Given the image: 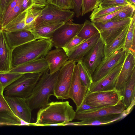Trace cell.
<instances>
[{"instance_id": "6da1fadb", "label": "cell", "mask_w": 135, "mask_h": 135, "mask_svg": "<svg viewBox=\"0 0 135 135\" xmlns=\"http://www.w3.org/2000/svg\"><path fill=\"white\" fill-rule=\"evenodd\" d=\"M75 114L69 102H52L40 108L36 122L31 125L49 126L53 124H64L72 121Z\"/></svg>"}, {"instance_id": "7a4b0ae2", "label": "cell", "mask_w": 135, "mask_h": 135, "mask_svg": "<svg viewBox=\"0 0 135 135\" xmlns=\"http://www.w3.org/2000/svg\"><path fill=\"white\" fill-rule=\"evenodd\" d=\"M52 46L51 39L44 38L33 40L16 47L12 51V68L27 62L44 57L51 49Z\"/></svg>"}, {"instance_id": "3957f363", "label": "cell", "mask_w": 135, "mask_h": 135, "mask_svg": "<svg viewBox=\"0 0 135 135\" xmlns=\"http://www.w3.org/2000/svg\"><path fill=\"white\" fill-rule=\"evenodd\" d=\"M48 70L43 73L34 87L31 95L25 100L32 110L45 106L50 97L54 96L55 86L59 71L52 74Z\"/></svg>"}, {"instance_id": "277c9868", "label": "cell", "mask_w": 135, "mask_h": 135, "mask_svg": "<svg viewBox=\"0 0 135 135\" xmlns=\"http://www.w3.org/2000/svg\"><path fill=\"white\" fill-rule=\"evenodd\" d=\"M43 73L23 74L4 90L3 95L24 99L29 97Z\"/></svg>"}, {"instance_id": "5b68a950", "label": "cell", "mask_w": 135, "mask_h": 135, "mask_svg": "<svg viewBox=\"0 0 135 135\" xmlns=\"http://www.w3.org/2000/svg\"><path fill=\"white\" fill-rule=\"evenodd\" d=\"M75 15L73 11L62 9L47 4L42 9L40 13L31 26L30 30L45 24L58 22L65 23L72 20Z\"/></svg>"}, {"instance_id": "8992f818", "label": "cell", "mask_w": 135, "mask_h": 135, "mask_svg": "<svg viewBox=\"0 0 135 135\" xmlns=\"http://www.w3.org/2000/svg\"><path fill=\"white\" fill-rule=\"evenodd\" d=\"M75 63L68 60L59 70L54 90V96L58 99L69 98V92Z\"/></svg>"}, {"instance_id": "52a82bcc", "label": "cell", "mask_w": 135, "mask_h": 135, "mask_svg": "<svg viewBox=\"0 0 135 135\" xmlns=\"http://www.w3.org/2000/svg\"><path fill=\"white\" fill-rule=\"evenodd\" d=\"M131 18H128L117 21L110 20L104 23L92 22L98 30L100 38L105 46L108 45L130 23Z\"/></svg>"}, {"instance_id": "ba28073f", "label": "cell", "mask_w": 135, "mask_h": 135, "mask_svg": "<svg viewBox=\"0 0 135 135\" xmlns=\"http://www.w3.org/2000/svg\"><path fill=\"white\" fill-rule=\"evenodd\" d=\"M121 100L120 95L115 90L91 92L88 89L83 101L89 105L100 108L115 105Z\"/></svg>"}, {"instance_id": "9c48e42d", "label": "cell", "mask_w": 135, "mask_h": 135, "mask_svg": "<svg viewBox=\"0 0 135 135\" xmlns=\"http://www.w3.org/2000/svg\"><path fill=\"white\" fill-rule=\"evenodd\" d=\"M83 25L72 20L64 23L54 33L51 38L53 46L56 48H62L77 35Z\"/></svg>"}, {"instance_id": "30bf717a", "label": "cell", "mask_w": 135, "mask_h": 135, "mask_svg": "<svg viewBox=\"0 0 135 135\" xmlns=\"http://www.w3.org/2000/svg\"><path fill=\"white\" fill-rule=\"evenodd\" d=\"M126 54L127 52L124 48H122L117 50L108 57L104 58L92 75V83L102 78L123 62Z\"/></svg>"}, {"instance_id": "8fae6325", "label": "cell", "mask_w": 135, "mask_h": 135, "mask_svg": "<svg viewBox=\"0 0 135 135\" xmlns=\"http://www.w3.org/2000/svg\"><path fill=\"white\" fill-rule=\"evenodd\" d=\"M104 47L105 45L100 38L94 47L80 61L91 79L93 74L104 58Z\"/></svg>"}, {"instance_id": "7c38bea8", "label": "cell", "mask_w": 135, "mask_h": 135, "mask_svg": "<svg viewBox=\"0 0 135 135\" xmlns=\"http://www.w3.org/2000/svg\"><path fill=\"white\" fill-rule=\"evenodd\" d=\"M129 112L120 101L114 105L99 108L91 111L76 113L74 119L82 120L125 112L129 113Z\"/></svg>"}, {"instance_id": "4fadbf2b", "label": "cell", "mask_w": 135, "mask_h": 135, "mask_svg": "<svg viewBox=\"0 0 135 135\" xmlns=\"http://www.w3.org/2000/svg\"><path fill=\"white\" fill-rule=\"evenodd\" d=\"M4 95L13 113L22 120L31 124L32 110L24 98Z\"/></svg>"}, {"instance_id": "5bb4252c", "label": "cell", "mask_w": 135, "mask_h": 135, "mask_svg": "<svg viewBox=\"0 0 135 135\" xmlns=\"http://www.w3.org/2000/svg\"><path fill=\"white\" fill-rule=\"evenodd\" d=\"M124 61L119 64L102 78L92 83L88 88L91 92L115 90L117 80Z\"/></svg>"}, {"instance_id": "9a60e30c", "label": "cell", "mask_w": 135, "mask_h": 135, "mask_svg": "<svg viewBox=\"0 0 135 135\" xmlns=\"http://www.w3.org/2000/svg\"><path fill=\"white\" fill-rule=\"evenodd\" d=\"M88 89L82 84L79 75L77 64H76L73 71L69 92V98L71 99L75 104L77 108L83 102Z\"/></svg>"}, {"instance_id": "2e32d148", "label": "cell", "mask_w": 135, "mask_h": 135, "mask_svg": "<svg viewBox=\"0 0 135 135\" xmlns=\"http://www.w3.org/2000/svg\"><path fill=\"white\" fill-rule=\"evenodd\" d=\"M135 56L130 52H127L126 58L118 78L115 90L119 93L121 97L126 83L135 69Z\"/></svg>"}, {"instance_id": "e0dca14e", "label": "cell", "mask_w": 135, "mask_h": 135, "mask_svg": "<svg viewBox=\"0 0 135 135\" xmlns=\"http://www.w3.org/2000/svg\"><path fill=\"white\" fill-rule=\"evenodd\" d=\"M49 70L45 57L38 59L12 68L9 71L21 74L43 73Z\"/></svg>"}, {"instance_id": "ac0fdd59", "label": "cell", "mask_w": 135, "mask_h": 135, "mask_svg": "<svg viewBox=\"0 0 135 135\" xmlns=\"http://www.w3.org/2000/svg\"><path fill=\"white\" fill-rule=\"evenodd\" d=\"M44 57L48 64L51 74L59 71L69 60L68 56L62 48L51 50Z\"/></svg>"}, {"instance_id": "d6986e66", "label": "cell", "mask_w": 135, "mask_h": 135, "mask_svg": "<svg viewBox=\"0 0 135 135\" xmlns=\"http://www.w3.org/2000/svg\"><path fill=\"white\" fill-rule=\"evenodd\" d=\"M13 50L9 45L3 31L0 30V72L9 71L12 68Z\"/></svg>"}, {"instance_id": "ffe728a7", "label": "cell", "mask_w": 135, "mask_h": 135, "mask_svg": "<svg viewBox=\"0 0 135 135\" xmlns=\"http://www.w3.org/2000/svg\"><path fill=\"white\" fill-rule=\"evenodd\" d=\"M3 30L7 41L13 50L19 46L37 40L30 30L23 29L9 32Z\"/></svg>"}, {"instance_id": "44dd1931", "label": "cell", "mask_w": 135, "mask_h": 135, "mask_svg": "<svg viewBox=\"0 0 135 135\" xmlns=\"http://www.w3.org/2000/svg\"><path fill=\"white\" fill-rule=\"evenodd\" d=\"M100 38L99 32L84 41L70 53L68 56L69 60L75 63L81 61L94 47Z\"/></svg>"}, {"instance_id": "7402d4cb", "label": "cell", "mask_w": 135, "mask_h": 135, "mask_svg": "<svg viewBox=\"0 0 135 135\" xmlns=\"http://www.w3.org/2000/svg\"><path fill=\"white\" fill-rule=\"evenodd\" d=\"M121 98V101L127 109L130 112L135 104V69L124 85Z\"/></svg>"}, {"instance_id": "603a6c76", "label": "cell", "mask_w": 135, "mask_h": 135, "mask_svg": "<svg viewBox=\"0 0 135 135\" xmlns=\"http://www.w3.org/2000/svg\"><path fill=\"white\" fill-rule=\"evenodd\" d=\"M128 114L127 112L113 114L104 117L82 120L77 122H69L64 124L63 126H97L108 124L122 119Z\"/></svg>"}, {"instance_id": "cb8c5ba5", "label": "cell", "mask_w": 135, "mask_h": 135, "mask_svg": "<svg viewBox=\"0 0 135 135\" xmlns=\"http://www.w3.org/2000/svg\"><path fill=\"white\" fill-rule=\"evenodd\" d=\"M60 21L43 25L30 30L37 39H51L54 32L65 23Z\"/></svg>"}, {"instance_id": "d4e9b609", "label": "cell", "mask_w": 135, "mask_h": 135, "mask_svg": "<svg viewBox=\"0 0 135 135\" xmlns=\"http://www.w3.org/2000/svg\"><path fill=\"white\" fill-rule=\"evenodd\" d=\"M129 24L108 45L105 46L104 58L108 57L117 50L124 48L126 36Z\"/></svg>"}, {"instance_id": "484cf974", "label": "cell", "mask_w": 135, "mask_h": 135, "mask_svg": "<svg viewBox=\"0 0 135 135\" xmlns=\"http://www.w3.org/2000/svg\"><path fill=\"white\" fill-rule=\"evenodd\" d=\"M124 49L127 52H130L135 55V12L131 18L126 36Z\"/></svg>"}, {"instance_id": "4316f807", "label": "cell", "mask_w": 135, "mask_h": 135, "mask_svg": "<svg viewBox=\"0 0 135 135\" xmlns=\"http://www.w3.org/2000/svg\"><path fill=\"white\" fill-rule=\"evenodd\" d=\"M27 10V9L20 13L2 30L7 32L23 29L27 30L25 24Z\"/></svg>"}, {"instance_id": "83f0119b", "label": "cell", "mask_w": 135, "mask_h": 135, "mask_svg": "<svg viewBox=\"0 0 135 135\" xmlns=\"http://www.w3.org/2000/svg\"><path fill=\"white\" fill-rule=\"evenodd\" d=\"M0 122L5 125L30 126L31 124L22 120L12 112L6 111L0 112Z\"/></svg>"}, {"instance_id": "f1b7e54d", "label": "cell", "mask_w": 135, "mask_h": 135, "mask_svg": "<svg viewBox=\"0 0 135 135\" xmlns=\"http://www.w3.org/2000/svg\"><path fill=\"white\" fill-rule=\"evenodd\" d=\"M99 32L92 22L86 20L77 36L86 40Z\"/></svg>"}, {"instance_id": "f546056e", "label": "cell", "mask_w": 135, "mask_h": 135, "mask_svg": "<svg viewBox=\"0 0 135 135\" xmlns=\"http://www.w3.org/2000/svg\"><path fill=\"white\" fill-rule=\"evenodd\" d=\"M23 74L10 71L0 72V84L3 90L20 77Z\"/></svg>"}, {"instance_id": "4dcf8cb0", "label": "cell", "mask_w": 135, "mask_h": 135, "mask_svg": "<svg viewBox=\"0 0 135 135\" xmlns=\"http://www.w3.org/2000/svg\"><path fill=\"white\" fill-rule=\"evenodd\" d=\"M77 64L81 82L83 85L88 89L92 83V79L81 61H78Z\"/></svg>"}, {"instance_id": "1f68e13d", "label": "cell", "mask_w": 135, "mask_h": 135, "mask_svg": "<svg viewBox=\"0 0 135 135\" xmlns=\"http://www.w3.org/2000/svg\"><path fill=\"white\" fill-rule=\"evenodd\" d=\"M42 9L32 7L27 10L25 19V24L27 30L30 27L40 13Z\"/></svg>"}, {"instance_id": "d6a6232c", "label": "cell", "mask_w": 135, "mask_h": 135, "mask_svg": "<svg viewBox=\"0 0 135 135\" xmlns=\"http://www.w3.org/2000/svg\"><path fill=\"white\" fill-rule=\"evenodd\" d=\"M126 5L118 6L106 8L99 10L94 9L89 16L90 20L100 17L117 11Z\"/></svg>"}, {"instance_id": "836d02e7", "label": "cell", "mask_w": 135, "mask_h": 135, "mask_svg": "<svg viewBox=\"0 0 135 135\" xmlns=\"http://www.w3.org/2000/svg\"><path fill=\"white\" fill-rule=\"evenodd\" d=\"M129 5H132L128 0H104L99 4L97 8L94 9L99 10L111 7Z\"/></svg>"}, {"instance_id": "e575fe53", "label": "cell", "mask_w": 135, "mask_h": 135, "mask_svg": "<svg viewBox=\"0 0 135 135\" xmlns=\"http://www.w3.org/2000/svg\"><path fill=\"white\" fill-rule=\"evenodd\" d=\"M23 0H19L16 6L13 8L5 20L0 25L1 29H2L9 22L22 11Z\"/></svg>"}, {"instance_id": "d590c367", "label": "cell", "mask_w": 135, "mask_h": 135, "mask_svg": "<svg viewBox=\"0 0 135 135\" xmlns=\"http://www.w3.org/2000/svg\"><path fill=\"white\" fill-rule=\"evenodd\" d=\"M83 38L77 35L64 46L62 49L68 56L70 53L80 44L85 41Z\"/></svg>"}, {"instance_id": "8d00e7d4", "label": "cell", "mask_w": 135, "mask_h": 135, "mask_svg": "<svg viewBox=\"0 0 135 135\" xmlns=\"http://www.w3.org/2000/svg\"><path fill=\"white\" fill-rule=\"evenodd\" d=\"M135 6H131L118 13L110 21H117L128 18H131L135 12Z\"/></svg>"}, {"instance_id": "74e56055", "label": "cell", "mask_w": 135, "mask_h": 135, "mask_svg": "<svg viewBox=\"0 0 135 135\" xmlns=\"http://www.w3.org/2000/svg\"><path fill=\"white\" fill-rule=\"evenodd\" d=\"M47 3L59 8L68 9H73L72 0H46Z\"/></svg>"}, {"instance_id": "f35d334b", "label": "cell", "mask_w": 135, "mask_h": 135, "mask_svg": "<svg viewBox=\"0 0 135 135\" xmlns=\"http://www.w3.org/2000/svg\"><path fill=\"white\" fill-rule=\"evenodd\" d=\"M131 6H133L131 5H126L117 11L100 17L95 18L91 21L92 22H98L102 23H105L110 20L118 13Z\"/></svg>"}, {"instance_id": "ab89813d", "label": "cell", "mask_w": 135, "mask_h": 135, "mask_svg": "<svg viewBox=\"0 0 135 135\" xmlns=\"http://www.w3.org/2000/svg\"><path fill=\"white\" fill-rule=\"evenodd\" d=\"M97 0H83L81 8V15L92 11L96 7Z\"/></svg>"}, {"instance_id": "60d3db41", "label": "cell", "mask_w": 135, "mask_h": 135, "mask_svg": "<svg viewBox=\"0 0 135 135\" xmlns=\"http://www.w3.org/2000/svg\"><path fill=\"white\" fill-rule=\"evenodd\" d=\"M73 11L75 15L77 17L81 15V8L83 0H72Z\"/></svg>"}, {"instance_id": "b9f144b4", "label": "cell", "mask_w": 135, "mask_h": 135, "mask_svg": "<svg viewBox=\"0 0 135 135\" xmlns=\"http://www.w3.org/2000/svg\"><path fill=\"white\" fill-rule=\"evenodd\" d=\"M98 108H99L89 105L83 101L80 106L77 108L75 112L76 113H80L89 112Z\"/></svg>"}, {"instance_id": "7bdbcfd3", "label": "cell", "mask_w": 135, "mask_h": 135, "mask_svg": "<svg viewBox=\"0 0 135 135\" xmlns=\"http://www.w3.org/2000/svg\"><path fill=\"white\" fill-rule=\"evenodd\" d=\"M4 111L12 112L4 97L3 93L0 92V112Z\"/></svg>"}, {"instance_id": "ee69618b", "label": "cell", "mask_w": 135, "mask_h": 135, "mask_svg": "<svg viewBox=\"0 0 135 135\" xmlns=\"http://www.w3.org/2000/svg\"><path fill=\"white\" fill-rule=\"evenodd\" d=\"M12 0H0V22L2 20L8 5Z\"/></svg>"}, {"instance_id": "f6af8a7d", "label": "cell", "mask_w": 135, "mask_h": 135, "mask_svg": "<svg viewBox=\"0 0 135 135\" xmlns=\"http://www.w3.org/2000/svg\"><path fill=\"white\" fill-rule=\"evenodd\" d=\"M19 0H12L11 1L6 8L3 19L0 22V25L5 20L11 11L16 6Z\"/></svg>"}, {"instance_id": "bcb514c9", "label": "cell", "mask_w": 135, "mask_h": 135, "mask_svg": "<svg viewBox=\"0 0 135 135\" xmlns=\"http://www.w3.org/2000/svg\"><path fill=\"white\" fill-rule=\"evenodd\" d=\"M128 1L133 6H135V0H128Z\"/></svg>"}, {"instance_id": "7dc6e473", "label": "cell", "mask_w": 135, "mask_h": 135, "mask_svg": "<svg viewBox=\"0 0 135 135\" xmlns=\"http://www.w3.org/2000/svg\"><path fill=\"white\" fill-rule=\"evenodd\" d=\"M4 90L3 88L0 84V92L2 93H3Z\"/></svg>"}, {"instance_id": "c3c4849f", "label": "cell", "mask_w": 135, "mask_h": 135, "mask_svg": "<svg viewBox=\"0 0 135 135\" xmlns=\"http://www.w3.org/2000/svg\"><path fill=\"white\" fill-rule=\"evenodd\" d=\"M100 1H101V0H97V5H96V7L95 8H97L98 7V6L99 4L100 3Z\"/></svg>"}, {"instance_id": "681fc988", "label": "cell", "mask_w": 135, "mask_h": 135, "mask_svg": "<svg viewBox=\"0 0 135 135\" xmlns=\"http://www.w3.org/2000/svg\"><path fill=\"white\" fill-rule=\"evenodd\" d=\"M104 0H101L100 3L101 2H102Z\"/></svg>"}, {"instance_id": "f907efd6", "label": "cell", "mask_w": 135, "mask_h": 135, "mask_svg": "<svg viewBox=\"0 0 135 135\" xmlns=\"http://www.w3.org/2000/svg\"><path fill=\"white\" fill-rule=\"evenodd\" d=\"M1 29V27H0V30Z\"/></svg>"}]
</instances>
